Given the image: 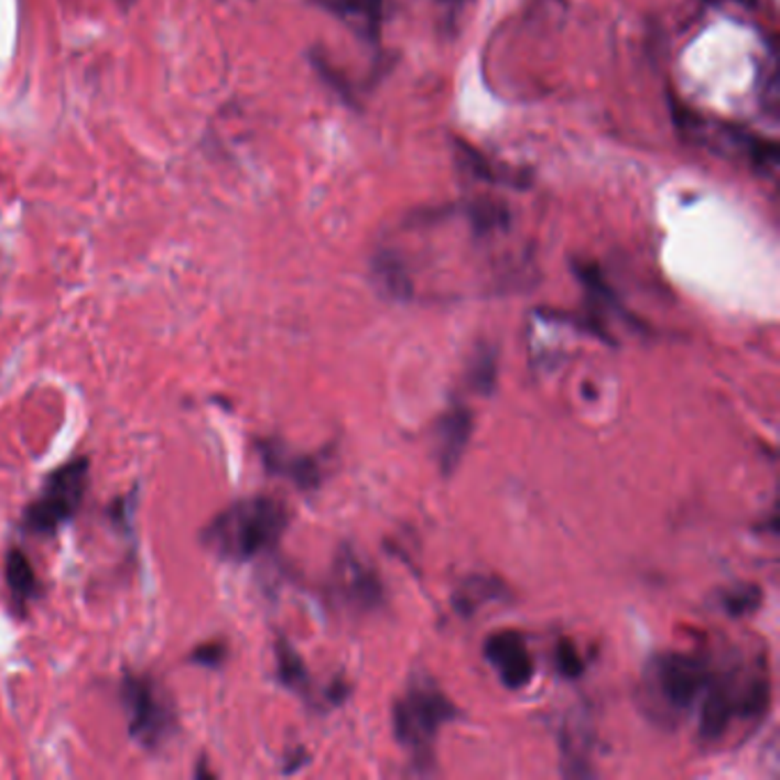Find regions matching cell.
I'll list each match as a JSON object with an SVG mask.
<instances>
[{"instance_id":"1","label":"cell","mask_w":780,"mask_h":780,"mask_svg":"<svg viewBox=\"0 0 780 780\" xmlns=\"http://www.w3.org/2000/svg\"><path fill=\"white\" fill-rule=\"evenodd\" d=\"M289 527V511L273 497L234 501L202 529V543L225 561L246 563L273 550Z\"/></svg>"},{"instance_id":"2","label":"cell","mask_w":780,"mask_h":780,"mask_svg":"<svg viewBox=\"0 0 780 780\" xmlns=\"http://www.w3.org/2000/svg\"><path fill=\"white\" fill-rule=\"evenodd\" d=\"M89 486V458H76L57 467L35 501L25 508L21 527L23 531L51 538L67 522L74 520Z\"/></svg>"},{"instance_id":"3","label":"cell","mask_w":780,"mask_h":780,"mask_svg":"<svg viewBox=\"0 0 780 780\" xmlns=\"http://www.w3.org/2000/svg\"><path fill=\"white\" fill-rule=\"evenodd\" d=\"M127 718L129 735L140 746L156 751L176 733V709L165 689L152 675L127 673L119 689Z\"/></svg>"},{"instance_id":"4","label":"cell","mask_w":780,"mask_h":780,"mask_svg":"<svg viewBox=\"0 0 780 780\" xmlns=\"http://www.w3.org/2000/svg\"><path fill=\"white\" fill-rule=\"evenodd\" d=\"M458 709L431 680H414L408 694L394 703V735L414 754L429 748L437 730L456 718Z\"/></svg>"},{"instance_id":"5","label":"cell","mask_w":780,"mask_h":780,"mask_svg":"<svg viewBox=\"0 0 780 780\" xmlns=\"http://www.w3.org/2000/svg\"><path fill=\"white\" fill-rule=\"evenodd\" d=\"M712 682V673L701 657L667 652L654 657L646 671V686L652 703L667 712H684L696 703Z\"/></svg>"},{"instance_id":"6","label":"cell","mask_w":780,"mask_h":780,"mask_svg":"<svg viewBox=\"0 0 780 780\" xmlns=\"http://www.w3.org/2000/svg\"><path fill=\"white\" fill-rule=\"evenodd\" d=\"M682 129L689 133L694 142L705 144L709 152L730 156V159H744L751 167H758L762 174L773 176L778 167V152L776 144L746 133L741 129H733L730 124L722 122H709L705 117L686 112Z\"/></svg>"},{"instance_id":"7","label":"cell","mask_w":780,"mask_h":780,"mask_svg":"<svg viewBox=\"0 0 780 780\" xmlns=\"http://www.w3.org/2000/svg\"><path fill=\"white\" fill-rule=\"evenodd\" d=\"M337 593L355 609H376L382 603V584L376 570L350 548H342L335 561Z\"/></svg>"},{"instance_id":"8","label":"cell","mask_w":780,"mask_h":780,"mask_svg":"<svg viewBox=\"0 0 780 780\" xmlns=\"http://www.w3.org/2000/svg\"><path fill=\"white\" fill-rule=\"evenodd\" d=\"M484 654L488 662L497 669L503 686L508 689H524L535 673L533 659L527 650L524 639L518 632H497L486 646Z\"/></svg>"},{"instance_id":"9","label":"cell","mask_w":780,"mask_h":780,"mask_svg":"<svg viewBox=\"0 0 780 780\" xmlns=\"http://www.w3.org/2000/svg\"><path fill=\"white\" fill-rule=\"evenodd\" d=\"M474 431V416L472 412L456 403L444 412L437 424V435H435V448H437V463L444 476L454 474L458 463L463 461L467 444L472 440Z\"/></svg>"},{"instance_id":"10","label":"cell","mask_w":780,"mask_h":780,"mask_svg":"<svg viewBox=\"0 0 780 780\" xmlns=\"http://www.w3.org/2000/svg\"><path fill=\"white\" fill-rule=\"evenodd\" d=\"M314 3L339 17L357 35L369 42H376L380 35L387 0H314Z\"/></svg>"},{"instance_id":"11","label":"cell","mask_w":780,"mask_h":780,"mask_svg":"<svg viewBox=\"0 0 780 780\" xmlns=\"http://www.w3.org/2000/svg\"><path fill=\"white\" fill-rule=\"evenodd\" d=\"M261 458L263 465L270 474H282L289 476L293 484H297L303 490H312L321 484V467L314 458L310 456H289L286 448L270 440V442H261Z\"/></svg>"},{"instance_id":"12","label":"cell","mask_w":780,"mask_h":780,"mask_svg":"<svg viewBox=\"0 0 780 780\" xmlns=\"http://www.w3.org/2000/svg\"><path fill=\"white\" fill-rule=\"evenodd\" d=\"M705 692L707 696L703 701L698 730L705 741H716L730 726L733 716H737V698L733 696L728 684H718L714 680Z\"/></svg>"},{"instance_id":"13","label":"cell","mask_w":780,"mask_h":780,"mask_svg":"<svg viewBox=\"0 0 780 780\" xmlns=\"http://www.w3.org/2000/svg\"><path fill=\"white\" fill-rule=\"evenodd\" d=\"M508 588L497 577L472 575L454 593V609L463 616H474L484 605L506 599Z\"/></svg>"},{"instance_id":"14","label":"cell","mask_w":780,"mask_h":780,"mask_svg":"<svg viewBox=\"0 0 780 780\" xmlns=\"http://www.w3.org/2000/svg\"><path fill=\"white\" fill-rule=\"evenodd\" d=\"M373 278L378 289L392 300H410L412 297V278L405 263L397 252H380L373 259Z\"/></svg>"},{"instance_id":"15","label":"cell","mask_w":780,"mask_h":780,"mask_svg":"<svg viewBox=\"0 0 780 780\" xmlns=\"http://www.w3.org/2000/svg\"><path fill=\"white\" fill-rule=\"evenodd\" d=\"M561 751H563V773L565 776H591L586 769L588 751H591V735L588 726L582 718L567 722L561 733Z\"/></svg>"},{"instance_id":"16","label":"cell","mask_w":780,"mask_h":780,"mask_svg":"<svg viewBox=\"0 0 780 780\" xmlns=\"http://www.w3.org/2000/svg\"><path fill=\"white\" fill-rule=\"evenodd\" d=\"M6 582L19 605L35 603V599L42 595L35 567L30 565L28 556L21 550H10L6 556Z\"/></svg>"},{"instance_id":"17","label":"cell","mask_w":780,"mask_h":780,"mask_svg":"<svg viewBox=\"0 0 780 780\" xmlns=\"http://www.w3.org/2000/svg\"><path fill=\"white\" fill-rule=\"evenodd\" d=\"M275 652H278V673H280V680L291 686V689H305L307 686V669H305V662H303V657L297 654V650L286 641V639H280L278 646H275Z\"/></svg>"},{"instance_id":"18","label":"cell","mask_w":780,"mask_h":780,"mask_svg":"<svg viewBox=\"0 0 780 780\" xmlns=\"http://www.w3.org/2000/svg\"><path fill=\"white\" fill-rule=\"evenodd\" d=\"M469 384L478 394H492V389L497 384V355L492 348L484 346L472 355Z\"/></svg>"},{"instance_id":"19","label":"cell","mask_w":780,"mask_h":780,"mask_svg":"<svg viewBox=\"0 0 780 780\" xmlns=\"http://www.w3.org/2000/svg\"><path fill=\"white\" fill-rule=\"evenodd\" d=\"M760 603H762V591L756 584H741L728 591L724 597V607L733 618L756 614L760 609Z\"/></svg>"},{"instance_id":"20","label":"cell","mask_w":780,"mask_h":780,"mask_svg":"<svg viewBox=\"0 0 780 780\" xmlns=\"http://www.w3.org/2000/svg\"><path fill=\"white\" fill-rule=\"evenodd\" d=\"M767 705H769V682L765 678H758L754 682H748L744 696L737 698V716L756 718L765 714Z\"/></svg>"},{"instance_id":"21","label":"cell","mask_w":780,"mask_h":780,"mask_svg":"<svg viewBox=\"0 0 780 780\" xmlns=\"http://www.w3.org/2000/svg\"><path fill=\"white\" fill-rule=\"evenodd\" d=\"M556 669L565 678H579L584 673L579 650L570 639H561L556 646Z\"/></svg>"},{"instance_id":"22","label":"cell","mask_w":780,"mask_h":780,"mask_svg":"<svg viewBox=\"0 0 780 780\" xmlns=\"http://www.w3.org/2000/svg\"><path fill=\"white\" fill-rule=\"evenodd\" d=\"M225 657H227L225 643L214 641V643H204V646L195 648L191 654V662L206 667V669H218L225 662Z\"/></svg>"}]
</instances>
